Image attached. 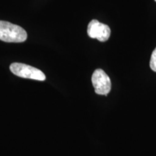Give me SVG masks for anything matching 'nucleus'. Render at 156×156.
<instances>
[{"label":"nucleus","instance_id":"obj_4","mask_svg":"<svg viewBox=\"0 0 156 156\" xmlns=\"http://www.w3.org/2000/svg\"><path fill=\"white\" fill-rule=\"evenodd\" d=\"M87 35L90 38L105 42L110 38L111 29L107 25L101 23L96 20H93L88 24Z\"/></svg>","mask_w":156,"mask_h":156},{"label":"nucleus","instance_id":"obj_2","mask_svg":"<svg viewBox=\"0 0 156 156\" xmlns=\"http://www.w3.org/2000/svg\"><path fill=\"white\" fill-rule=\"evenodd\" d=\"M9 69L15 75L20 77L38 81H44L46 80V75L41 70L28 64L15 62L11 64Z\"/></svg>","mask_w":156,"mask_h":156},{"label":"nucleus","instance_id":"obj_1","mask_svg":"<svg viewBox=\"0 0 156 156\" xmlns=\"http://www.w3.org/2000/svg\"><path fill=\"white\" fill-rule=\"evenodd\" d=\"M26 31L22 27L7 21L0 20V40L8 43H22L26 41Z\"/></svg>","mask_w":156,"mask_h":156},{"label":"nucleus","instance_id":"obj_6","mask_svg":"<svg viewBox=\"0 0 156 156\" xmlns=\"http://www.w3.org/2000/svg\"><path fill=\"white\" fill-rule=\"evenodd\" d=\"M155 2H156V0H155Z\"/></svg>","mask_w":156,"mask_h":156},{"label":"nucleus","instance_id":"obj_5","mask_svg":"<svg viewBox=\"0 0 156 156\" xmlns=\"http://www.w3.org/2000/svg\"><path fill=\"white\" fill-rule=\"evenodd\" d=\"M150 67L154 72H156V48L152 53V56L150 61Z\"/></svg>","mask_w":156,"mask_h":156},{"label":"nucleus","instance_id":"obj_3","mask_svg":"<svg viewBox=\"0 0 156 156\" xmlns=\"http://www.w3.org/2000/svg\"><path fill=\"white\" fill-rule=\"evenodd\" d=\"M91 80L97 94L107 95L111 91L112 82L108 75L103 69H95L93 73Z\"/></svg>","mask_w":156,"mask_h":156}]
</instances>
